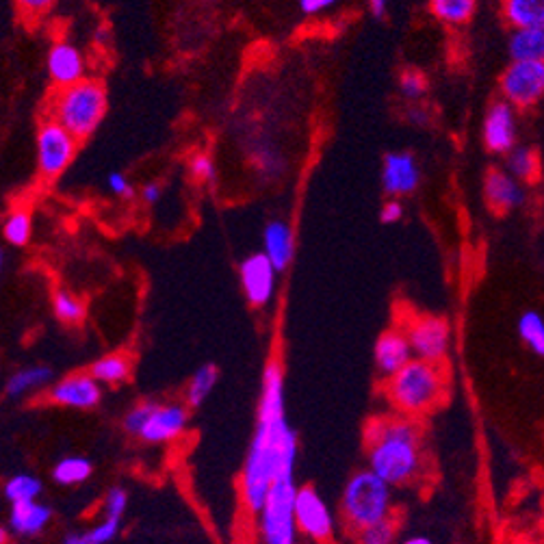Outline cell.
Returning <instances> with one entry per match:
<instances>
[{
    "label": "cell",
    "mask_w": 544,
    "mask_h": 544,
    "mask_svg": "<svg viewBox=\"0 0 544 544\" xmlns=\"http://www.w3.org/2000/svg\"><path fill=\"white\" fill-rule=\"evenodd\" d=\"M284 399V371L278 358H271L263 371V388L258 397L256 430L241 473V497L245 510L258 516L280 475L295 473L297 434L287 421Z\"/></svg>",
    "instance_id": "obj_1"
},
{
    "label": "cell",
    "mask_w": 544,
    "mask_h": 544,
    "mask_svg": "<svg viewBox=\"0 0 544 544\" xmlns=\"http://www.w3.org/2000/svg\"><path fill=\"white\" fill-rule=\"evenodd\" d=\"M369 469L388 486H408L423 471L421 430L410 417H382L367 425Z\"/></svg>",
    "instance_id": "obj_2"
},
{
    "label": "cell",
    "mask_w": 544,
    "mask_h": 544,
    "mask_svg": "<svg viewBox=\"0 0 544 544\" xmlns=\"http://www.w3.org/2000/svg\"><path fill=\"white\" fill-rule=\"evenodd\" d=\"M445 371L438 362L412 358L408 365L386 380V395L401 417H421L434 410L445 395Z\"/></svg>",
    "instance_id": "obj_3"
},
{
    "label": "cell",
    "mask_w": 544,
    "mask_h": 544,
    "mask_svg": "<svg viewBox=\"0 0 544 544\" xmlns=\"http://www.w3.org/2000/svg\"><path fill=\"white\" fill-rule=\"evenodd\" d=\"M107 89L96 79H85L72 87H63L50 102V120L79 139L92 137L107 115Z\"/></svg>",
    "instance_id": "obj_4"
},
{
    "label": "cell",
    "mask_w": 544,
    "mask_h": 544,
    "mask_svg": "<svg viewBox=\"0 0 544 544\" xmlns=\"http://www.w3.org/2000/svg\"><path fill=\"white\" fill-rule=\"evenodd\" d=\"M341 510L349 529H365L391 518V486L371 469L358 471L345 484Z\"/></svg>",
    "instance_id": "obj_5"
},
{
    "label": "cell",
    "mask_w": 544,
    "mask_h": 544,
    "mask_svg": "<svg viewBox=\"0 0 544 544\" xmlns=\"http://www.w3.org/2000/svg\"><path fill=\"white\" fill-rule=\"evenodd\" d=\"M297 484L295 473L280 475L269 495L261 514H258V534H261L263 544H297V529L295 521V499H297Z\"/></svg>",
    "instance_id": "obj_6"
},
{
    "label": "cell",
    "mask_w": 544,
    "mask_h": 544,
    "mask_svg": "<svg viewBox=\"0 0 544 544\" xmlns=\"http://www.w3.org/2000/svg\"><path fill=\"white\" fill-rule=\"evenodd\" d=\"M76 152H79V139L68 128H63L55 120H46L37 128L35 154L37 172L46 180H55L72 165Z\"/></svg>",
    "instance_id": "obj_7"
},
{
    "label": "cell",
    "mask_w": 544,
    "mask_h": 544,
    "mask_svg": "<svg viewBox=\"0 0 544 544\" xmlns=\"http://www.w3.org/2000/svg\"><path fill=\"white\" fill-rule=\"evenodd\" d=\"M499 92L518 111L540 105L544 100V61H510L499 76Z\"/></svg>",
    "instance_id": "obj_8"
},
{
    "label": "cell",
    "mask_w": 544,
    "mask_h": 544,
    "mask_svg": "<svg viewBox=\"0 0 544 544\" xmlns=\"http://www.w3.org/2000/svg\"><path fill=\"white\" fill-rule=\"evenodd\" d=\"M404 330L414 358L443 365L451 349V326L447 319L432 315L414 317Z\"/></svg>",
    "instance_id": "obj_9"
},
{
    "label": "cell",
    "mask_w": 544,
    "mask_h": 544,
    "mask_svg": "<svg viewBox=\"0 0 544 544\" xmlns=\"http://www.w3.org/2000/svg\"><path fill=\"white\" fill-rule=\"evenodd\" d=\"M295 521L300 534L315 544H326L334 536V514L313 486L297 490Z\"/></svg>",
    "instance_id": "obj_10"
},
{
    "label": "cell",
    "mask_w": 544,
    "mask_h": 544,
    "mask_svg": "<svg viewBox=\"0 0 544 544\" xmlns=\"http://www.w3.org/2000/svg\"><path fill=\"white\" fill-rule=\"evenodd\" d=\"M482 141L490 154L508 157L518 146V109L503 98L492 102L482 122Z\"/></svg>",
    "instance_id": "obj_11"
},
{
    "label": "cell",
    "mask_w": 544,
    "mask_h": 544,
    "mask_svg": "<svg viewBox=\"0 0 544 544\" xmlns=\"http://www.w3.org/2000/svg\"><path fill=\"white\" fill-rule=\"evenodd\" d=\"M280 271L269 261L265 252H254L239 263V282L245 300L254 308H265L276 295Z\"/></svg>",
    "instance_id": "obj_12"
},
{
    "label": "cell",
    "mask_w": 544,
    "mask_h": 544,
    "mask_svg": "<svg viewBox=\"0 0 544 544\" xmlns=\"http://www.w3.org/2000/svg\"><path fill=\"white\" fill-rule=\"evenodd\" d=\"M100 399L102 388L92 373H72L48 386V401L61 408L92 410Z\"/></svg>",
    "instance_id": "obj_13"
},
{
    "label": "cell",
    "mask_w": 544,
    "mask_h": 544,
    "mask_svg": "<svg viewBox=\"0 0 544 544\" xmlns=\"http://www.w3.org/2000/svg\"><path fill=\"white\" fill-rule=\"evenodd\" d=\"M48 79L59 89L72 87L87 79V59L83 50L70 40H57L46 55Z\"/></svg>",
    "instance_id": "obj_14"
},
{
    "label": "cell",
    "mask_w": 544,
    "mask_h": 544,
    "mask_svg": "<svg viewBox=\"0 0 544 544\" xmlns=\"http://www.w3.org/2000/svg\"><path fill=\"white\" fill-rule=\"evenodd\" d=\"M421 185V167L412 152H391L382 163V189L391 198H404Z\"/></svg>",
    "instance_id": "obj_15"
},
{
    "label": "cell",
    "mask_w": 544,
    "mask_h": 544,
    "mask_svg": "<svg viewBox=\"0 0 544 544\" xmlns=\"http://www.w3.org/2000/svg\"><path fill=\"white\" fill-rule=\"evenodd\" d=\"M484 200L495 213H512L525 204L527 191L505 167H492L484 178Z\"/></svg>",
    "instance_id": "obj_16"
},
{
    "label": "cell",
    "mask_w": 544,
    "mask_h": 544,
    "mask_svg": "<svg viewBox=\"0 0 544 544\" xmlns=\"http://www.w3.org/2000/svg\"><path fill=\"white\" fill-rule=\"evenodd\" d=\"M189 423V410L180 404H157L144 432L139 434L146 443H172L178 436H183Z\"/></svg>",
    "instance_id": "obj_17"
},
{
    "label": "cell",
    "mask_w": 544,
    "mask_h": 544,
    "mask_svg": "<svg viewBox=\"0 0 544 544\" xmlns=\"http://www.w3.org/2000/svg\"><path fill=\"white\" fill-rule=\"evenodd\" d=\"M375 367H378L382 378H393L395 373L404 369L408 362L414 358L410 341L406 336V330H386L373 349Z\"/></svg>",
    "instance_id": "obj_18"
},
{
    "label": "cell",
    "mask_w": 544,
    "mask_h": 544,
    "mask_svg": "<svg viewBox=\"0 0 544 544\" xmlns=\"http://www.w3.org/2000/svg\"><path fill=\"white\" fill-rule=\"evenodd\" d=\"M263 252L278 271H284L295 258V232L284 219H271L263 230Z\"/></svg>",
    "instance_id": "obj_19"
},
{
    "label": "cell",
    "mask_w": 544,
    "mask_h": 544,
    "mask_svg": "<svg viewBox=\"0 0 544 544\" xmlns=\"http://www.w3.org/2000/svg\"><path fill=\"white\" fill-rule=\"evenodd\" d=\"M53 510L42 501L14 503L9 512V529L20 538H35L48 527Z\"/></svg>",
    "instance_id": "obj_20"
},
{
    "label": "cell",
    "mask_w": 544,
    "mask_h": 544,
    "mask_svg": "<svg viewBox=\"0 0 544 544\" xmlns=\"http://www.w3.org/2000/svg\"><path fill=\"white\" fill-rule=\"evenodd\" d=\"M501 14L512 29H544V0H501Z\"/></svg>",
    "instance_id": "obj_21"
},
{
    "label": "cell",
    "mask_w": 544,
    "mask_h": 544,
    "mask_svg": "<svg viewBox=\"0 0 544 544\" xmlns=\"http://www.w3.org/2000/svg\"><path fill=\"white\" fill-rule=\"evenodd\" d=\"M50 380H53V369L46 365H31V367H22L9 375V380L5 384V393L11 399H20L27 397L40 388L48 386Z\"/></svg>",
    "instance_id": "obj_22"
},
{
    "label": "cell",
    "mask_w": 544,
    "mask_h": 544,
    "mask_svg": "<svg viewBox=\"0 0 544 544\" xmlns=\"http://www.w3.org/2000/svg\"><path fill=\"white\" fill-rule=\"evenodd\" d=\"M508 55L512 61H544V29H512Z\"/></svg>",
    "instance_id": "obj_23"
},
{
    "label": "cell",
    "mask_w": 544,
    "mask_h": 544,
    "mask_svg": "<svg viewBox=\"0 0 544 544\" xmlns=\"http://www.w3.org/2000/svg\"><path fill=\"white\" fill-rule=\"evenodd\" d=\"M477 9V0H430L432 16L445 27H464L469 24Z\"/></svg>",
    "instance_id": "obj_24"
},
{
    "label": "cell",
    "mask_w": 544,
    "mask_h": 544,
    "mask_svg": "<svg viewBox=\"0 0 544 544\" xmlns=\"http://www.w3.org/2000/svg\"><path fill=\"white\" fill-rule=\"evenodd\" d=\"M505 170H508L514 178L521 180L523 185L536 183L540 176V157L538 150L531 146L518 144L508 157H505Z\"/></svg>",
    "instance_id": "obj_25"
},
{
    "label": "cell",
    "mask_w": 544,
    "mask_h": 544,
    "mask_svg": "<svg viewBox=\"0 0 544 544\" xmlns=\"http://www.w3.org/2000/svg\"><path fill=\"white\" fill-rule=\"evenodd\" d=\"M131 369H133L131 356L107 354L94 362L89 373H92L100 384H122L128 380V375H131Z\"/></svg>",
    "instance_id": "obj_26"
},
{
    "label": "cell",
    "mask_w": 544,
    "mask_h": 544,
    "mask_svg": "<svg viewBox=\"0 0 544 544\" xmlns=\"http://www.w3.org/2000/svg\"><path fill=\"white\" fill-rule=\"evenodd\" d=\"M3 237L14 248H24L33 237V215L24 206L11 209L3 222Z\"/></svg>",
    "instance_id": "obj_27"
},
{
    "label": "cell",
    "mask_w": 544,
    "mask_h": 544,
    "mask_svg": "<svg viewBox=\"0 0 544 544\" xmlns=\"http://www.w3.org/2000/svg\"><path fill=\"white\" fill-rule=\"evenodd\" d=\"M92 471H94V466L87 458L68 456V458H61L55 464L53 479L59 486H79L92 477Z\"/></svg>",
    "instance_id": "obj_28"
},
{
    "label": "cell",
    "mask_w": 544,
    "mask_h": 544,
    "mask_svg": "<svg viewBox=\"0 0 544 544\" xmlns=\"http://www.w3.org/2000/svg\"><path fill=\"white\" fill-rule=\"evenodd\" d=\"M516 332L531 354L544 358V317L538 310H527L518 317Z\"/></svg>",
    "instance_id": "obj_29"
},
{
    "label": "cell",
    "mask_w": 544,
    "mask_h": 544,
    "mask_svg": "<svg viewBox=\"0 0 544 544\" xmlns=\"http://www.w3.org/2000/svg\"><path fill=\"white\" fill-rule=\"evenodd\" d=\"M42 482L31 473H16L11 475L5 482V499L14 505V503H27V501H40L42 495Z\"/></svg>",
    "instance_id": "obj_30"
},
{
    "label": "cell",
    "mask_w": 544,
    "mask_h": 544,
    "mask_svg": "<svg viewBox=\"0 0 544 544\" xmlns=\"http://www.w3.org/2000/svg\"><path fill=\"white\" fill-rule=\"evenodd\" d=\"M217 380H219V369L215 365H202L196 373L191 375V380L187 384V391H185L187 404L191 408L202 406L204 401L209 399V395L213 393V388L217 386Z\"/></svg>",
    "instance_id": "obj_31"
},
{
    "label": "cell",
    "mask_w": 544,
    "mask_h": 544,
    "mask_svg": "<svg viewBox=\"0 0 544 544\" xmlns=\"http://www.w3.org/2000/svg\"><path fill=\"white\" fill-rule=\"evenodd\" d=\"M53 313L66 326H79L85 319V302L68 289H57L53 295Z\"/></svg>",
    "instance_id": "obj_32"
},
{
    "label": "cell",
    "mask_w": 544,
    "mask_h": 544,
    "mask_svg": "<svg viewBox=\"0 0 544 544\" xmlns=\"http://www.w3.org/2000/svg\"><path fill=\"white\" fill-rule=\"evenodd\" d=\"M399 94L408 102H419L427 94V79L419 70H406L399 76Z\"/></svg>",
    "instance_id": "obj_33"
},
{
    "label": "cell",
    "mask_w": 544,
    "mask_h": 544,
    "mask_svg": "<svg viewBox=\"0 0 544 544\" xmlns=\"http://www.w3.org/2000/svg\"><path fill=\"white\" fill-rule=\"evenodd\" d=\"M397 529L393 518H386L382 523H375L358 531V544H395Z\"/></svg>",
    "instance_id": "obj_34"
},
{
    "label": "cell",
    "mask_w": 544,
    "mask_h": 544,
    "mask_svg": "<svg viewBox=\"0 0 544 544\" xmlns=\"http://www.w3.org/2000/svg\"><path fill=\"white\" fill-rule=\"evenodd\" d=\"M154 408H157V401H144V404L135 406L131 412L124 417V430L131 436H139L144 432L146 423L150 421Z\"/></svg>",
    "instance_id": "obj_35"
},
{
    "label": "cell",
    "mask_w": 544,
    "mask_h": 544,
    "mask_svg": "<svg viewBox=\"0 0 544 544\" xmlns=\"http://www.w3.org/2000/svg\"><path fill=\"white\" fill-rule=\"evenodd\" d=\"M120 529H122V518L105 516V521L87 531V540H89V544H109L118 538Z\"/></svg>",
    "instance_id": "obj_36"
},
{
    "label": "cell",
    "mask_w": 544,
    "mask_h": 544,
    "mask_svg": "<svg viewBox=\"0 0 544 544\" xmlns=\"http://www.w3.org/2000/svg\"><path fill=\"white\" fill-rule=\"evenodd\" d=\"M189 174L193 176V180H198V183H215L217 178V167L213 163V159L209 154H193L189 161Z\"/></svg>",
    "instance_id": "obj_37"
},
{
    "label": "cell",
    "mask_w": 544,
    "mask_h": 544,
    "mask_svg": "<svg viewBox=\"0 0 544 544\" xmlns=\"http://www.w3.org/2000/svg\"><path fill=\"white\" fill-rule=\"evenodd\" d=\"M128 508V492L120 486H113L105 497V516L122 518Z\"/></svg>",
    "instance_id": "obj_38"
},
{
    "label": "cell",
    "mask_w": 544,
    "mask_h": 544,
    "mask_svg": "<svg viewBox=\"0 0 544 544\" xmlns=\"http://www.w3.org/2000/svg\"><path fill=\"white\" fill-rule=\"evenodd\" d=\"M18 11L27 18H42L53 11L59 0H14Z\"/></svg>",
    "instance_id": "obj_39"
},
{
    "label": "cell",
    "mask_w": 544,
    "mask_h": 544,
    "mask_svg": "<svg viewBox=\"0 0 544 544\" xmlns=\"http://www.w3.org/2000/svg\"><path fill=\"white\" fill-rule=\"evenodd\" d=\"M107 189L113 193L115 198H122V200H131L135 196V187L131 185L128 176L122 172H111L107 176Z\"/></svg>",
    "instance_id": "obj_40"
},
{
    "label": "cell",
    "mask_w": 544,
    "mask_h": 544,
    "mask_svg": "<svg viewBox=\"0 0 544 544\" xmlns=\"http://www.w3.org/2000/svg\"><path fill=\"white\" fill-rule=\"evenodd\" d=\"M339 3L341 0H300V9L304 16L315 18V16L326 14V11L334 9Z\"/></svg>",
    "instance_id": "obj_41"
},
{
    "label": "cell",
    "mask_w": 544,
    "mask_h": 544,
    "mask_svg": "<svg viewBox=\"0 0 544 544\" xmlns=\"http://www.w3.org/2000/svg\"><path fill=\"white\" fill-rule=\"evenodd\" d=\"M401 217H404V204H401L397 198H391L382 204V211H380L382 224H397Z\"/></svg>",
    "instance_id": "obj_42"
},
{
    "label": "cell",
    "mask_w": 544,
    "mask_h": 544,
    "mask_svg": "<svg viewBox=\"0 0 544 544\" xmlns=\"http://www.w3.org/2000/svg\"><path fill=\"white\" fill-rule=\"evenodd\" d=\"M406 118L412 126H417V128H425L427 124H430V111H427L425 107H421L419 102H414V105L408 107L406 111Z\"/></svg>",
    "instance_id": "obj_43"
},
{
    "label": "cell",
    "mask_w": 544,
    "mask_h": 544,
    "mask_svg": "<svg viewBox=\"0 0 544 544\" xmlns=\"http://www.w3.org/2000/svg\"><path fill=\"white\" fill-rule=\"evenodd\" d=\"M139 198L144 200L148 206L159 204L163 198V185L161 183H146L139 191Z\"/></svg>",
    "instance_id": "obj_44"
},
{
    "label": "cell",
    "mask_w": 544,
    "mask_h": 544,
    "mask_svg": "<svg viewBox=\"0 0 544 544\" xmlns=\"http://www.w3.org/2000/svg\"><path fill=\"white\" fill-rule=\"evenodd\" d=\"M369 7L375 18H382L388 9V0H369Z\"/></svg>",
    "instance_id": "obj_45"
},
{
    "label": "cell",
    "mask_w": 544,
    "mask_h": 544,
    "mask_svg": "<svg viewBox=\"0 0 544 544\" xmlns=\"http://www.w3.org/2000/svg\"><path fill=\"white\" fill-rule=\"evenodd\" d=\"M59 544H89L87 540V534H70L63 538Z\"/></svg>",
    "instance_id": "obj_46"
},
{
    "label": "cell",
    "mask_w": 544,
    "mask_h": 544,
    "mask_svg": "<svg viewBox=\"0 0 544 544\" xmlns=\"http://www.w3.org/2000/svg\"><path fill=\"white\" fill-rule=\"evenodd\" d=\"M399 544H434L430 538H425V536H410L406 540H401Z\"/></svg>",
    "instance_id": "obj_47"
}]
</instances>
